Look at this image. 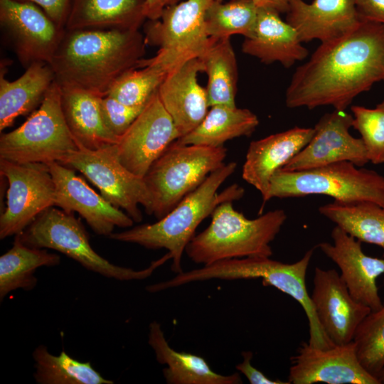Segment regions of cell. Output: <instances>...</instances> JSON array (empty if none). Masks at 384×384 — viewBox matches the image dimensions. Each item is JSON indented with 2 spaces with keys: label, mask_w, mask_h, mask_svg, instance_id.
Instances as JSON below:
<instances>
[{
  "label": "cell",
  "mask_w": 384,
  "mask_h": 384,
  "mask_svg": "<svg viewBox=\"0 0 384 384\" xmlns=\"http://www.w3.org/2000/svg\"><path fill=\"white\" fill-rule=\"evenodd\" d=\"M384 81V24L361 21L348 33L321 43L297 68L285 92L289 108L346 110L359 94Z\"/></svg>",
  "instance_id": "cell-1"
},
{
  "label": "cell",
  "mask_w": 384,
  "mask_h": 384,
  "mask_svg": "<svg viewBox=\"0 0 384 384\" xmlns=\"http://www.w3.org/2000/svg\"><path fill=\"white\" fill-rule=\"evenodd\" d=\"M139 30L64 28L50 63L59 85L76 87L100 97L146 52Z\"/></svg>",
  "instance_id": "cell-2"
},
{
  "label": "cell",
  "mask_w": 384,
  "mask_h": 384,
  "mask_svg": "<svg viewBox=\"0 0 384 384\" xmlns=\"http://www.w3.org/2000/svg\"><path fill=\"white\" fill-rule=\"evenodd\" d=\"M236 167L234 161L224 163L156 223L112 233L109 238L150 250L166 249L171 255V270L176 274L182 272L183 253L196 235V230L201 223L211 215L220 203L233 202L243 196L245 190L237 183L218 192L220 186L235 172Z\"/></svg>",
  "instance_id": "cell-3"
},
{
  "label": "cell",
  "mask_w": 384,
  "mask_h": 384,
  "mask_svg": "<svg viewBox=\"0 0 384 384\" xmlns=\"http://www.w3.org/2000/svg\"><path fill=\"white\" fill-rule=\"evenodd\" d=\"M314 247L293 263H284L270 257H250L224 260L203 267L176 274L170 279L150 284V292H159L190 282L209 279H261L264 286H272L288 294L303 308L309 328V344L321 348L334 346L321 327L313 306L306 284L307 269L313 257Z\"/></svg>",
  "instance_id": "cell-4"
},
{
  "label": "cell",
  "mask_w": 384,
  "mask_h": 384,
  "mask_svg": "<svg viewBox=\"0 0 384 384\" xmlns=\"http://www.w3.org/2000/svg\"><path fill=\"white\" fill-rule=\"evenodd\" d=\"M210 216V225L185 250L194 263L203 266L234 258L271 257L270 242L287 218L283 209H275L248 219L234 208L233 201L218 205Z\"/></svg>",
  "instance_id": "cell-5"
},
{
  "label": "cell",
  "mask_w": 384,
  "mask_h": 384,
  "mask_svg": "<svg viewBox=\"0 0 384 384\" xmlns=\"http://www.w3.org/2000/svg\"><path fill=\"white\" fill-rule=\"evenodd\" d=\"M16 236V235H15ZM25 245L58 251L72 258L87 270L119 281L142 280L169 260L168 252L146 268L135 270L116 265L97 253L90 243L87 233L74 213L51 206L41 214L20 234Z\"/></svg>",
  "instance_id": "cell-6"
},
{
  "label": "cell",
  "mask_w": 384,
  "mask_h": 384,
  "mask_svg": "<svg viewBox=\"0 0 384 384\" xmlns=\"http://www.w3.org/2000/svg\"><path fill=\"white\" fill-rule=\"evenodd\" d=\"M358 167L350 161H341L304 171L279 169L270 180L260 214L271 198L316 194L341 202L370 201L384 206V176Z\"/></svg>",
  "instance_id": "cell-7"
},
{
  "label": "cell",
  "mask_w": 384,
  "mask_h": 384,
  "mask_svg": "<svg viewBox=\"0 0 384 384\" xmlns=\"http://www.w3.org/2000/svg\"><path fill=\"white\" fill-rule=\"evenodd\" d=\"M226 156L224 146L172 143L143 178L151 198L147 213L162 218L221 166Z\"/></svg>",
  "instance_id": "cell-8"
},
{
  "label": "cell",
  "mask_w": 384,
  "mask_h": 384,
  "mask_svg": "<svg viewBox=\"0 0 384 384\" xmlns=\"http://www.w3.org/2000/svg\"><path fill=\"white\" fill-rule=\"evenodd\" d=\"M78 149L64 117L60 87L55 80L38 109L21 126L0 137V159L15 163L62 164Z\"/></svg>",
  "instance_id": "cell-9"
},
{
  "label": "cell",
  "mask_w": 384,
  "mask_h": 384,
  "mask_svg": "<svg viewBox=\"0 0 384 384\" xmlns=\"http://www.w3.org/2000/svg\"><path fill=\"white\" fill-rule=\"evenodd\" d=\"M214 0H186L164 9L158 20H148L146 44L159 46L156 54L139 63L161 65L169 72L200 58L214 41L207 33L206 14Z\"/></svg>",
  "instance_id": "cell-10"
},
{
  "label": "cell",
  "mask_w": 384,
  "mask_h": 384,
  "mask_svg": "<svg viewBox=\"0 0 384 384\" xmlns=\"http://www.w3.org/2000/svg\"><path fill=\"white\" fill-rule=\"evenodd\" d=\"M62 163L85 175L114 206L122 208L139 223L142 205L147 213L151 198L143 178L128 170L119 161L115 144L89 149L80 144Z\"/></svg>",
  "instance_id": "cell-11"
},
{
  "label": "cell",
  "mask_w": 384,
  "mask_h": 384,
  "mask_svg": "<svg viewBox=\"0 0 384 384\" xmlns=\"http://www.w3.org/2000/svg\"><path fill=\"white\" fill-rule=\"evenodd\" d=\"M6 179V206L0 215V239L22 233L46 209L55 206V186L43 163H15L0 159Z\"/></svg>",
  "instance_id": "cell-12"
},
{
  "label": "cell",
  "mask_w": 384,
  "mask_h": 384,
  "mask_svg": "<svg viewBox=\"0 0 384 384\" xmlns=\"http://www.w3.org/2000/svg\"><path fill=\"white\" fill-rule=\"evenodd\" d=\"M0 26L26 68L50 63L64 31L36 4L16 0H0Z\"/></svg>",
  "instance_id": "cell-13"
},
{
  "label": "cell",
  "mask_w": 384,
  "mask_h": 384,
  "mask_svg": "<svg viewBox=\"0 0 384 384\" xmlns=\"http://www.w3.org/2000/svg\"><path fill=\"white\" fill-rule=\"evenodd\" d=\"M179 137L157 90L115 146L121 163L144 178L153 163Z\"/></svg>",
  "instance_id": "cell-14"
},
{
  "label": "cell",
  "mask_w": 384,
  "mask_h": 384,
  "mask_svg": "<svg viewBox=\"0 0 384 384\" xmlns=\"http://www.w3.org/2000/svg\"><path fill=\"white\" fill-rule=\"evenodd\" d=\"M352 114L334 110L324 114L314 126L309 143L281 169L287 171L309 170L341 161H350L362 167L369 162L361 138L349 132Z\"/></svg>",
  "instance_id": "cell-15"
},
{
  "label": "cell",
  "mask_w": 384,
  "mask_h": 384,
  "mask_svg": "<svg viewBox=\"0 0 384 384\" xmlns=\"http://www.w3.org/2000/svg\"><path fill=\"white\" fill-rule=\"evenodd\" d=\"M290 361V384H380L360 363L353 341L329 348L302 342Z\"/></svg>",
  "instance_id": "cell-16"
},
{
  "label": "cell",
  "mask_w": 384,
  "mask_h": 384,
  "mask_svg": "<svg viewBox=\"0 0 384 384\" xmlns=\"http://www.w3.org/2000/svg\"><path fill=\"white\" fill-rule=\"evenodd\" d=\"M313 284L311 300L326 336L334 345L351 342L370 309L353 298L336 270L316 267Z\"/></svg>",
  "instance_id": "cell-17"
},
{
  "label": "cell",
  "mask_w": 384,
  "mask_h": 384,
  "mask_svg": "<svg viewBox=\"0 0 384 384\" xmlns=\"http://www.w3.org/2000/svg\"><path fill=\"white\" fill-rule=\"evenodd\" d=\"M47 165L55 186V206L78 213L100 235L109 237L115 227L133 225L131 217L95 191L73 169L58 162Z\"/></svg>",
  "instance_id": "cell-18"
},
{
  "label": "cell",
  "mask_w": 384,
  "mask_h": 384,
  "mask_svg": "<svg viewBox=\"0 0 384 384\" xmlns=\"http://www.w3.org/2000/svg\"><path fill=\"white\" fill-rule=\"evenodd\" d=\"M331 237L332 243L322 242L316 247L338 267L340 276L353 299L371 311L381 308L377 279L384 274V258L366 255L361 242L338 225L331 230Z\"/></svg>",
  "instance_id": "cell-19"
},
{
  "label": "cell",
  "mask_w": 384,
  "mask_h": 384,
  "mask_svg": "<svg viewBox=\"0 0 384 384\" xmlns=\"http://www.w3.org/2000/svg\"><path fill=\"white\" fill-rule=\"evenodd\" d=\"M204 65L200 58L186 61L170 70L158 89L164 108L182 137L204 119L209 108L206 88L198 80Z\"/></svg>",
  "instance_id": "cell-20"
},
{
  "label": "cell",
  "mask_w": 384,
  "mask_h": 384,
  "mask_svg": "<svg viewBox=\"0 0 384 384\" xmlns=\"http://www.w3.org/2000/svg\"><path fill=\"white\" fill-rule=\"evenodd\" d=\"M286 21L302 43H321L339 38L358 26L361 20L353 0H289Z\"/></svg>",
  "instance_id": "cell-21"
},
{
  "label": "cell",
  "mask_w": 384,
  "mask_h": 384,
  "mask_svg": "<svg viewBox=\"0 0 384 384\" xmlns=\"http://www.w3.org/2000/svg\"><path fill=\"white\" fill-rule=\"evenodd\" d=\"M314 131V127H294L250 142L242 177L260 193L262 200L266 197L275 172L309 143Z\"/></svg>",
  "instance_id": "cell-22"
},
{
  "label": "cell",
  "mask_w": 384,
  "mask_h": 384,
  "mask_svg": "<svg viewBox=\"0 0 384 384\" xmlns=\"http://www.w3.org/2000/svg\"><path fill=\"white\" fill-rule=\"evenodd\" d=\"M277 11L260 7L257 22L250 36L245 38L242 51L265 64L275 62L286 68L304 60L309 50L296 30L283 21Z\"/></svg>",
  "instance_id": "cell-23"
},
{
  "label": "cell",
  "mask_w": 384,
  "mask_h": 384,
  "mask_svg": "<svg viewBox=\"0 0 384 384\" xmlns=\"http://www.w3.org/2000/svg\"><path fill=\"white\" fill-rule=\"evenodd\" d=\"M148 343L154 352L156 360L160 364L166 365L162 373L168 384L242 383L238 373L227 375L219 374L203 358L173 349L156 321L149 324Z\"/></svg>",
  "instance_id": "cell-24"
},
{
  "label": "cell",
  "mask_w": 384,
  "mask_h": 384,
  "mask_svg": "<svg viewBox=\"0 0 384 384\" xmlns=\"http://www.w3.org/2000/svg\"><path fill=\"white\" fill-rule=\"evenodd\" d=\"M60 87L64 117L77 144L89 149L117 144L118 137L103 119L102 97L76 87Z\"/></svg>",
  "instance_id": "cell-25"
},
{
  "label": "cell",
  "mask_w": 384,
  "mask_h": 384,
  "mask_svg": "<svg viewBox=\"0 0 384 384\" xmlns=\"http://www.w3.org/2000/svg\"><path fill=\"white\" fill-rule=\"evenodd\" d=\"M7 69L1 63L0 70V132L11 127L20 115H24L41 105L55 81L49 63L36 62L13 81L5 78Z\"/></svg>",
  "instance_id": "cell-26"
},
{
  "label": "cell",
  "mask_w": 384,
  "mask_h": 384,
  "mask_svg": "<svg viewBox=\"0 0 384 384\" xmlns=\"http://www.w3.org/2000/svg\"><path fill=\"white\" fill-rule=\"evenodd\" d=\"M146 0H70L65 29L139 30Z\"/></svg>",
  "instance_id": "cell-27"
},
{
  "label": "cell",
  "mask_w": 384,
  "mask_h": 384,
  "mask_svg": "<svg viewBox=\"0 0 384 384\" xmlns=\"http://www.w3.org/2000/svg\"><path fill=\"white\" fill-rule=\"evenodd\" d=\"M259 123L257 115L248 109L214 105L210 107L204 119L193 131L175 142L221 147L233 139L250 136Z\"/></svg>",
  "instance_id": "cell-28"
},
{
  "label": "cell",
  "mask_w": 384,
  "mask_h": 384,
  "mask_svg": "<svg viewBox=\"0 0 384 384\" xmlns=\"http://www.w3.org/2000/svg\"><path fill=\"white\" fill-rule=\"evenodd\" d=\"M60 262L58 255L28 246L16 235L12 247L0 257V300L18 289L32 290L38 282L36 270Z\"/></svg>",
  "instance_id": "cell-29"
},
{
  "label": "cell",
  "mask_w": 384,
  "mask_h": 384,
  "mask_svg": "<svg viewBox=\"0 0 384 384\" xmlns=\"http://www.w3.org/2000/svg\"><path fill=\"white\" fill-rule=\"evenodd\" d=\"M319 212L361 242L379 246L384 258V206L370 201H334Z\"/></svg>",
  "instance_id": "cell-30"
},
{
  "label": "cell",
  "mask_w": 384,
  "mask_h": 384,
  "mask_svg": "<svg viewBox=\"0 0 384 384\" xmlns=\"http://www.w3.org/2000/svg\"><path fill=\"white\" fill-rule=\"evenodd\" d=\"M200 58L208 77L206 88L210 107H235L238 71L230 38L215 39Z\"/></svg>",
  "instance_id": "cell-31"
},
{
  "label": "cell",
  "mask_w": 384,
  "mask_h": 384,
  "mask_svg": "<svg viewBox=\"0 0 384 384\" xmlns=\"http://www.w3.org/2000/svg\"><path fill=\"white\" fill-rule=\"evenodd\" d=\"M34 361L33 378L38 384H113L102 377L90 362H81L65 351L53 355L44 345L32 353Z\"/></svg>",
  "instance_id": "cell-32"
},
{
  "label": "cell",
  "mask_w": 384,
  "mask_h": 384,
  "mask_svg": "<svg viewBox=\"0 0 384 384\" xmlns=\"http://www.w3.org/2000/svg\"><path fill=\"white\" fill-rule=\"evenodd\" d=\"M260 7L252 0H214L206 14V26L210 38H230L233 35L247 38L252 33Z\"/></svg>",
  "instance_id": "cell-33"
},
{
  "label": "cell",
  "mask_w": 384,
  "mask_h": 384,
  "mask_svg": "<svg viewBox=\"0 0 384 384\" xmlns=\"http://www.w3.org/2000/svg\"><path fill=\"white\" fill-rule=\"evenodd\" d=\"M168 73L161 65L139 63L137 68L124 73L114 83L107 95L129 107L144 106Z\"/></svg>",
  "instance_id": "cell-34"
},
{
  "label": "cell",
  "mask_w": 384,
  "mask_h": 384,
  "mask_svg": "<svg viewBox=\"0 0 384 384\" xmlns=\"http://www.w3.org/2000/svg\"><path fill=\"white\" fill-rule=\"evenodd\" d=\"M353 341L361 366L378 379L384 369V300L381 308L363 319Z\"/></svg>",
  "instance_id": "cell-35"
},
{
  "label": "cell",
  "mask_w": 384,
  "mask_h": 384,
  "mask_svg": "<svg viewBox=\"0 0 384 384\" xmlns=\"http://www.w3.org/2000/svg\"><path fill=\"white\" fill-rule=\"evenodd\" d=\"M353 127L361 134L369 162L384 164V101L374 108L351 107Z\"/></svg>",
  "instance_id": "cell-36"
},
{
  "label": "cell",
  "mask_w": 384,
  "mask_h": 384,
  "mask_svg": "<svg viewBox=\"0 0 384 384\" xmlns=\"http://www.w3.org/2000/svg\"><path fill=\"white\" fill-rule=\"evenodd\" d=\"M100 106L107 127L118 139L124 134L145 107H129L109 95L101 97Z\"/></svg>",
  "instance_id": "cell-37"
},
{
  "label": "cell",
  "mask_w": 384,
  "mask_h": 384,
  "mask_svg": "<svg viewBox=\"0 0 384 384\" xmlns=\"http://www.w3.org/2000/svg\"><path fill=\"white\" fill-rule=\"evenodd\" d=\"M31 2L41 9L60 28L65 25L69 11L70 0H16Z\"/></svg>",
  "instance_id": "cell-38"
},
{
  "label": "cell",
  "mask_w": 384,
  "mask_h": 384,
  "mask_svg": "<svg viewBox=\"0 0 384 384\" xmlns=\"http://www.w3.org/2000/svg\"><path fill=\"white\" fill-rule=\"evenodd\" d=\"M243 361L237 364L236 369L243 374L251 384H290L289 382L281 380H272L262 372L255 368L252 363V353L244 351L242 353Z\"/></svg>",
  "instance_id": "cell-39"
},
{
  "label": "cell",
  "mask_w": 384,
  "mask_h": 384,
  "mask_svg": "<svg viewBox=\"0 0 384 384\" xmlns=\"http://www.w3.org/2000/svg\"><path fill=\"white\" fill-rule=\"evenodd\" d=\"M361 21L384 24V0H353Z\"/></svg>",
  "instance_id": "cell-40"
},
{
  "label": "cell",
  "mask_w": 384,
  "mask_h": 384,
  "mask_svg": "<svg viewBox=\"0 0 384 384\" xmlns=\"http://www.w3.org/2000/svg\"><path fill=\"white\" fill-rule=\"evenodd\" d=\"M180 0H146L145 16L146 20H158L165 9L175 5Z\"/></svg>",
  "instance_id": "cell-41"
},
{
  "label": "cell",
  "mask_w": 384,
  "mask_h": 384,
  "mask_svg": "<svg viewBox=\"0 0 384 384\" xmlns=\"http://www.w3.org/2000/svg\"><path fill=\"white\" fill-rule=\"evenodd\" d=\"M222 1V0H217ZM259 7L274 9L279 13H287L289 9V0H252Z\"/></svg>",
  "instance_id": "cell-42"
},
{
  "label": "cell",
  "mask_w": 384,
  "mask_h": 384,
  "mask_svg": "<svg viewBox=\"0 0 384 384\" xmlns=\"http://www.w3.org/2000/svg\"><path fill=\"white\" fill-rule=\"evenodd\" d=\"M379 380L380 383H384V369L383 370L381 374L379 376Z\"/></svg>",
  "instance_id": "cell-43"
},
{
  "label": "cell",
  "mask_w": 384,
  "mask_h": 384,
  "mask_svg": "<svg viewBox=\"0 0 384 384\" xmlns=\"http://www.w3.org/2000/svg\"><path fill=\"white\" fill-rule=\"evenodd\" d=\"M383 286H384V280H383Z\"/></svg>",
  "instance_id": "cell-44"
}]
</instances>
